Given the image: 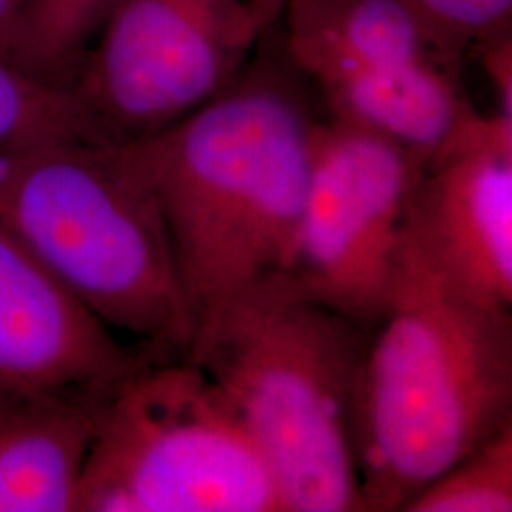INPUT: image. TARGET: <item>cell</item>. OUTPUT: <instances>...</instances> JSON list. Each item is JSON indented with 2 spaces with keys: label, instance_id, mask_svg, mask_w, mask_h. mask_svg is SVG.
<instances>
[{
  "label": "cell",
  "instance_id": "16",
  "mask_svg": "<svg viewBox=\"0 0 512 512\" xmlns=\"http://www.w3.org/2000/svg\"><path fill=\"white\" fill-rule=\"evenodd\" d=\"M454 52H465L512 29V0H406Z\"/></svg>",
  "mask_w": 512,
  "mask_h": 512
},
{
  "label": "cell",
  "instance_id": "3",
  "mask_svg": "<svg viewBox=\"0 0 512 512\" xmlns=\"http://www.w3.org/2000/svg\"><path fill=\"white\" fill-rule=\"evenodd\" d=\"M370 334L289 272L241 289L194 330L184 357L255 442L283 512H365L355 408Z\"/></svg>",
  "mask_w": 512,
  "mask_h": 512
},
{
  "label": "cell",
  "instance_id": "19",
  "mask_svg": "<svg viewBox=\"0 0 512 512\" xmlns=\"http://www.w3.org/2000/svg\"><path fill=\"white\" fill-rule=\"evenodd\" d=\"M251 4L255 6V10L260 14V18L266 21V25H270L274 21L275 16H279L283 12L287 0H251Z\"/></svg>",
  "mask_w": 512,
  "mask_h": 512
},
{
  "label": "cell",
  "instance_id": "8",
  "mask_svg": "<svg viewBox=\"0 0 512 512\" xmlns=\"http://www.w3.org/2000/svg\"><path fill=\"white\" fill-rule=\"evenodd\" d=\"M404 234L459 294L512 311V120L467 110L420 165Z\"/></svg>",
  "mask_w": 512,
  "mask_h": 512
},
{
  "label": "cell",
  "instance_id": "10",
  "mask_svg": "<svg viewBox=\"0 0 512 512\" xmlns=\"http://www.w3.org/2000/svg\"><path fill=\"white\" fill-rule=\"evenodd\" d=\"M283 12L287 54L311 82L366 65L461 63L406 0H287Z\"/></svg>",
  "mask_w": 512,
  "mask_h": 512
},
{
  "label": "cell",
  "instance_id": "5",
  "mask_svg": "<svg viewBox=\"0 0 512 512\" xmlns=\"http://www.w3.org/2000/svg\"><path fill=\"white\" fill-rule=\"evenodd\" d=\"M76 512H283L255 442L186 357L139 366L97 410Z\"/></svg>",
  "mask_w": 512,
  "mask_h": 512
},
{
  "label": "cell",
  "instance_id": "12",
  "mask_svg": "<svg viewBox=\"0 0 512 512\" xmlns=\"http://www.w3.org/2000/svg\"><path fill=\"white\" fill-rule=\"evenodd\" d=\"M101 403L0 399V512H76Z\"/></svg>",
  "mask_w": 512,
  "mask_h": 512
},
{
  "label": "cell",
  "instance_id": "1",
  "mask_svg": "<svg viewBox=\"0 0 512 512\" xmlns=\"http://www.w3.org/2000/svg\"><path fill=\"white\" fill-rule=\"evenodd\" d=\"M317 124L287 74L258 67L177 124L118 145L160 213L192 336L241 289L291 270Z\"/></svg>",
  "mask_w": 512,
  "mask_h": 512
},
{
  "label": "cell",
  "instance_id": "9",
  "mask_svg": "<svg viewBox=\"0 0 512 512\" xmlns=\"http://www.w3.org/2000/svg\"><path fill=\"white\" fill-rule=\"evenodd\" d=\"M148 359L0 224V399L101 403Z\"/></svg>",
  "mask_w": 512,
  "mask_h": 512
},
{
  "label": "cell",
  "instance_id": "11",
  "mask_svg": "<svg viewBox=\"0 0 512 512\" xmlns=\"http://www.w3.org/2000/svg\"><path fill=\"white\" fill-rule=\"evenodd\" d=\"M459 69L437 61L366 65L313 82L330 118L374 131L423 165L471 109Z\"/></svg>",
  "mask_w": 512,
  "mask_h": 512
},
{
  "label": "cell",
  "instance_id": "17",
  "mask_svg": "<svg viewBox=\"0 0 512 512\" xmlns=\"http://www.w3.org/2000/svg\"><path fill=\"white\" fill-rule=\"evenodd\" d=\"M497 99V114L512 120V29L475 48Z\"/></svg>",
  "mask_w": 512,
  "mask_h": 512
},
{
  "label": "cell",
  "instance_id": "15",
  "mask_svg": "<svg viewBox=\"0 0 512 512\" xmlns=\"http://www.w3.org/2000/svg\"><path fill=\"white\" fill-rule=\"evenodd\" d=\"M512 423L452 463L401 512H511Z\"/></svg>",
  "mask_w": 512,
  "mask_h": 512
},
{
  "label": "cell",
  "instance_id": "2",
  "mask_svg": "<svg viewBox=\"0 0 512 512\" xmlns=\"http://www.w3.org/2000/svg\"><path fill=\"white\" fill-rule=\"evenodd\" d=\"M512 423V311L454 291L403 234L355 408L365 512H401Z\"/></svg>",
  "mask_w": 512,
  "mask_h": 512
},
{
  "label": "cell",
  "instance_id": "6",
  "mask_svg": "<svg viewBox=\"0 0 512 512\" xmlns=\"http://www.w3.org/2000/svg\"><path fill=\"white\" fill-rule=\"evenodd\" d=\"M266 27L251 0H122L71 92L107 145L135 143L228 90Z\"/></svg>",
  "mask_w": 512,
  "mask_h": 512
},
{
  "label": "cell",
  "instance_id": "18",
  "mask_svg": "<svg viewBox=\"0 0 512 512\" xmlns=\"http://www.w3.org/2000/svg\"><path fill=\"white\" fill-rule=\"evenodd\" d=\"M23 0H0V55L14 61V48L18 37L19 16Z\"/></svg>",
  "mask_w": 512,
  "mask_h": 512
},
{
  "label": "cell",
  "instance_id": "13",
  "mask_svg": "<svg viewBox=\"0 0 512 512\" xmlns=\"http://www.w3.org/2000/svg\"><path fill=\"white\" fill-rule=\"evenodd\" d=\"M122 0H23L14 61L23 71L71 90L74 76Z\"/></svg>",
  "mask_w": 512,
  "mask_h": 512
},
{
  "label": "cell",
  "instance_id": "4",
  "mask_svg": "<svg viewBox=\"0 0 512 512\" xmlns=\"http://www.w3.org/2000/svg\"><path fill=\"white\" fill-rule=\"evenodd\" d=\"M0 224L116 334L184 357L192 319L147 186L118 145L0 152Z\"/></svg>",
  "mask_w": 512,
  "mask_h": 512
},
{
  "label": "cell",
  "instance_id": "14",
  "mask_svg": "<svg viewBox=\"0 0 512 512\" xmlns=\"http://www.w3.org/2000/svg\"><path fill=\"white\" fill-rule=\"evenodd\" d=\"M57 141L105 143L71 90L0 55V152Z\"/></svg>",
  "mask_w": 512,
  "mask_h": 512
},
{
  "label": "cell",
  "instance_id": "7",
  "mask_svg": "<svg viewBox=\"0 0 512 512\" xmlns=\"http://www.w3.org/2000/svg\"><path fill=\"white\" fill-rule=\"evenodd\" d=\"M418 160L368 129L317 124L289 274L353 325H380L403 241Z\"/></svg>",
  "mask_w": 512,
  "mask_h": 512
}]
</instances>
